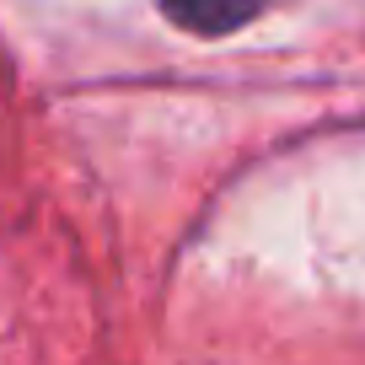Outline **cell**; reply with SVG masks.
Segmentation results:
<instances>
[{
	"label": "cell",
	"instance_id": "6da1fadb",
	"mask_svg": "<svg viewBox=\"0 0 365 365\" xmlns=\"http://www.w3.org/2000/svg\"><path fill=\"white\" fill-rule=\"evenodd\" d=\"M161 11L182 27V33H205V38H220V33H237L242 22L263 11V0H161Z\"/></svg>",
	"mask_w": 365,
	"mask_h": 365
}]
</instances>
